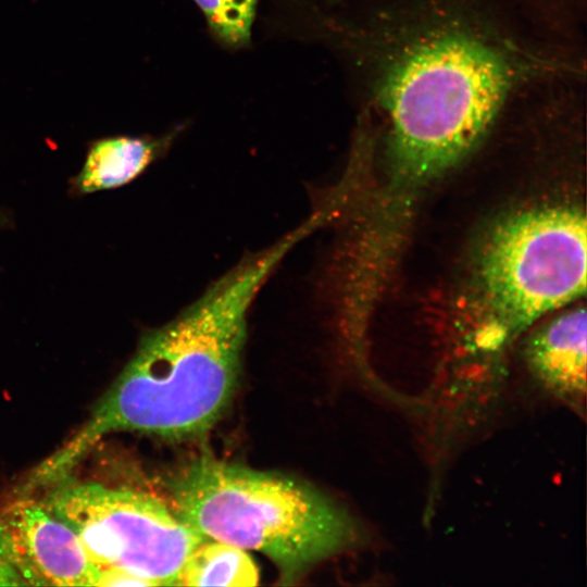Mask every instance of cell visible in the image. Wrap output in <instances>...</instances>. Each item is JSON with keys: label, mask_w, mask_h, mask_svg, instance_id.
I'll return each instance as SVG.
<instances>
[{"label": "cell", "mask_w": 587, "mask_h": 587, "mask_svg": "<svg viewBox=\"0 0 587 587\" xmlns=\"http://www.w3.org/2000/svg\"><path fill=\"white\" fill-rule=\"evenodd\" d=\"M301 224L215 280L139 347L83 427L28 480L39 487L65 475L107 434L140 432L180 439L205 433L236 389L249 310L286 254L309 236Z\"/></svg>", "instance_id": "1"}, {"label": "cell", "mask_w": 587, "mask_h": 587, "mask_svg": "<svg viewBox=\"0 0 587 587\" xmlns=\"http://www.w3.org/2000/svg\"><path fill=\"white\" fill-rule=\"evenodd\" d=\"M429 22L394 45L376 88L396 170L420 182L479 142L534 65L485 27L453 16Z\"/></svg>", "instance_id": "2"}, {"label": "cell", "mask_w": 587, "mask_h": 587, "mask_svg": "<svg viewBox=\"0 0 587 587\" xmlns=\"http://www.w3.org/2000/svg\"><path fill=\"white\" fill-rule=\"evenodd\" d=\"M171 508L207 538L265 554L283 584L358 539L353 519L294 477L202 457L168 484Z\"/></svg>", "instance_id": "3"}, {"label": "cell", "mask_w": 587, "mask_h": 587, "mask_svg": "<svg viewBox=\"0 0 587 587\" xmlns=\"http://www.w3.org/2000/svg\"><path fill=\"white\" fill-rule=\"evenodd\" d=\"M585 214L571 207L513 213L488 234L476 264L489 316L517 330L586 290Z\"/></svg>", "instance_id": "4"}, {"label": "cell", "mask_w": 587, "mask_h": 587, "mask_svg": "<svg viewBox=\"0 0 587 587\" xmlns=\"http://www.w3.org/2000/svg\"><path fill=\"white\" fill-rule=\"evenodd\" d=\"M70 525L98 564L150 586H172L189 553L207 537L154 495L99 483H62L43 501Z\"/></svg>", "instance_id": "5"}, {"label": "cell", "mask_w": 587, "mask_h": 587, "mask_svg": "<svg viewBox=\"0 0 587 587\" xmlns=\"http://www.w3.org/2000/svg\"><path fill=\"white\" fill-rule=\"evenodd\" d=\"M0 555L24 585L93 586L98 569L75 530L32 498L0 509Z\"/></svg>", "instance_id": "6"}, {"label": "cell", "mask_w": 587, "mask_h": 587, "mask_svg": "<svg viewBox=\"0 0 587 587\" xmlns=\"http://www.w3.org/2000/svg\"><path fill=\"white\" fill-rule=\"evenodd\" d=\"M527 360L546 386L572 399L586 394V311H567L537 329L527 344Z\"/></svg>", "instance_id": "7"}, {"label": "cell", "mask_w": 587, "mask_h": 587, "mask_svg": "<svg viewBox=\"0 0 587 587\" xmlns=\"http://www.w3.org/2000/svg\"><path fill=\"white\" fill-rule=\"evenodd\" d=\"M167 140L110 137L95 142L77 176L83 192L117 188L139 176L161 153Z\"/></svg>", "instance_id": "8"}, {"label": "cell", "mask_w": 587, "mask_h": 587, "mask_svg": "<svg viewBox=\"0 0 587 587\" xmlns=\"http://www.w3.org/2000/svg\"><path fill=\"white\" fill-rule=\"evenodd\" d=\"M259 571L245 549L205 538L189 553L172 586H255Z\"/></svg>", "instance_id": "9"}, {"label": "cell", "mask_w": 587, "mask_h": 587, "mask_svg": "<svg viewBox=\"0 0 587 587\" xmlns=\"http://www.w3.org/2000/svg\"><path fill=\"white\" fill-rule=\"evenodd\" d=\"M214 35L228 46L249 41L258 0H195Z\"/></svg>", "instance_id": "10"}, {"label": "cell", "mask_w": 587, "mask_h": 587, "mask_svg": "<svg viewBox=\"0 0 587 587\" xmlns=\"http://www.w3.org/2000/svg\"><path fill=\"white\" fill-rule=\"evenodd\" d=\"M93 586H150V584L121 569L98 564Z\"/></svg>", "instance_id": "11"}, {"label": "cell", "mask_w": 587, "mask_h": 587, "mask_svg": "<svg viewBox=\"0 0 587 587\" xmlns=\"http://www.w3.org/2000/svg\"><path fill=\"white\" fill-rule=\"evenodd\" d=\"M24 585L17 573L0 555V586Z\"/></svg>", "instance_id": "12"}]
</instances>
